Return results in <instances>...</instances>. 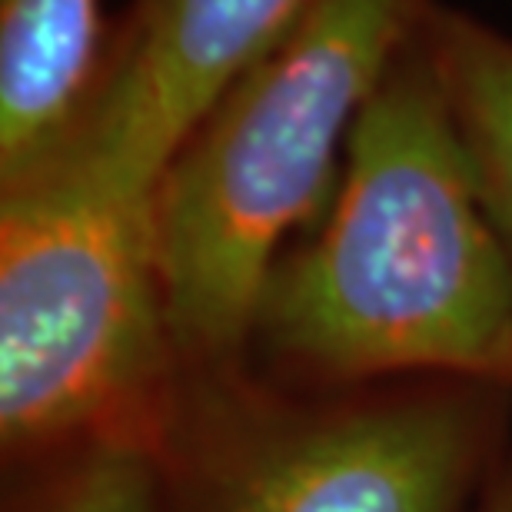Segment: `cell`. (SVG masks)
<instances>
[{"label":"cell","mask_w":512,"mask_h":512,"mask_svg":"<svg viewBox=\"0 0 512 512\" xmlns=\"http://www.w3.org/2000/svg\"><path fill=\"white\" fill-rule=\"evenodd\" d=\"M423 24L356 120L330 217L276 260L250 346L313 380L439 373L512 396V260Z\"/></svg>","instance_id":"1"},{"label":"cell","mask_w":512,"mask_h":512,"mask_svg":"<svg viewBox=\"0 0 512 512\" xmlns=\"http://www.w3.org/2000/svg\"><path fill=\"white\" fill-rule=\"evenodd\" d=\"M433 0H320L207 110L153 193L180 363L230 373L280 243L326 203L350 133Z\"/></svg>","instance_id":"2"},{"label":"cell","mask_w":512,"mask_h":512,"mask_svg":"<svg viewBox=\"0 0 512 512\" xmlns=\"http://www.w3.org/2000/svg\"><path fill=\"white\" fill-rule=\"evenodd\" d=\"M153 193L120 187L67 147L0 183L7 453L157 443L180 356L163 303Z\"/></svg>","instance_id":"3"},{"label":"cell","mask_w":512,"mask_h":512,"mask_svg":"<svg viewBox=\"0 0 512 512\" xmlns=\"http://www.w3.org/2000/svg\"><path fill=\"white\" fill-rule=\"evenodd\" d=\"M486 386L293 413L217 456L207 512H459L493 453Z\"/></svg>","instance_id":"4"},{"label":"cell","mask_w":512,"mask_h":512,"mask_svg":"<svg viewBox=\"0 0 512 512\" xmlns=\"http://www.w3.org/2000/svg\"><path fill=\"white\" fill-rule=\"evenodd\" d=\"M316 4L133 0L64 147L120 187L153 193L207 110Z\"/></svg>","instance_id":"5"},{"label":"cell","mask_w":512,"mask_h":512,"mask_svg":"<svg viewBox=\"0 0 512 512\" xmlns=\"http://www.w3.org/2000/svg\"><path fill=\"white\" fill-rule=\"evenodd\" d=\"M107 40L100 0H0V183L24 177L77 130Z\"/></svg>","instance_id":"6"},{"label":"cell","mask_w":512,"mask_h":512,"mask_svg":"<svg viewBox=\"0 0 512 512\" xmlns=\"http://www.w3.org/2000/svg\"><path fill=\"white\" fill-rule=\"evenodd\" d=\"M423 34L479 197L512 260V37L436 0Z\"/></svg>","instance_id":"7"},{"label":"cell","mask_w":512,"mask_h":512,"mask_svg":"<svg viewBox=\"0 0 512 512\" xmlns=\"http://www.w3.org/2000/svg\"><path fill=\"white\" fill-rule=\"evenodd\" d=\"M40 512H160V466L147 443L84 446Z\"/></svg>","instance_id":"8"},{"label":"cell","mask_w":512,"mask_h":512,"mask_svg":"<svg viewBox=\"0 0 512 512\" xmlns=\"http://www.w3.org/2000/svg\"><path fill=\"white\" fill-rule=\"evenodd\" d=\"M479 512H512V453L503 463H496V473L489 476Z\"/></svg>","instance_id":"9"}]
</instances>
